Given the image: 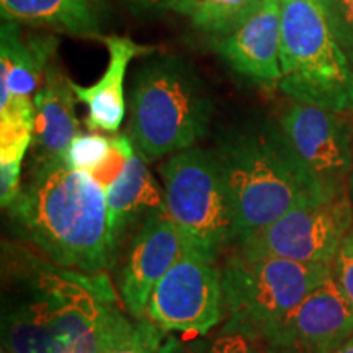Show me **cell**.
I'll use <instances>...</instances> for the list:
<instances>
[{
	"label": "cell",
	"instance_id": "obj_5",
	"mask_svg": "<svg viewBox=\"0 0 353 353\" xmlns=\"http://www.w3.org/2000/svg\"><path fill=\"white\" fill-rule=\"evenodd\" d=\"M281 79L293 101L353 113V68L330 28L324 0H281Z\"/></svg>",
	"mask_w": 353,
	"mask_h": 353
},
{
	"label": "cell",
	"instance_id": "obj_23",
	"mask_svg": "<svg viewBox=\"0 0 353 353\" xmlns=\"http://www.w3.org/2000/svg\"><path fill=\"white\" fill-rule=\"evenodd\" d=\"M26 149H8L0 151V203L2 208H8L20 195L21 164Z\"/></svg>",
	"mask_w": 353,
	"mask_h": 353
},
{
	"label": "cell",
	"instance_id": "obj_3",
	"mask_svg": "<svg viewBox=\"0 0 353 353\" xmlns=\"http://www.w3.org/2000/svg\"><path fill=\"white\" fill-rule=\"evenodd\" d=\"M214 152L232 196L239 242L298 206L325 201L278 123L232 128Z\"/></svg>",
	"mask_w": 353,
	"mask_h": 353
},
{
	"label": "cell",
	"instance_id": "obj_16",
	"mask_svg": "<svg viewBox=\"0 0 353 353\" xmlns=\"http://www.w3.org/2000/svg\"><path fill=\"white\" fill-rule=\"evenodd\" d=\"M108 51V64L101 77L92 85H81L70 81L77 101L87 107L85 126L88 131L117 134L125 121V77L134 59L148 56L154 46L132 41L128 37L101 38Z\"/></svg>",
	"mask_w": 353,
	"mask_h": 353
},
{
	"label": "cell",
	"instance_id": "obj_20",
	"mask_svg": "<svg viewBox=\"0 0 353 353\" xmlns=\"http://www.w3.org/2000/svg\"><path fill=\"white\" fill-rule=\"evenodd\" d=\"M112 152V139L100 132H79L65 151L64 162L70 169L94 174Z\"/></svg>",
	"mask_w": 353,
	"mask_h": 353
},
{
	"label": "cell",
	"instance_id": "obj_29",
	"mask_svg": "<svg viewBox=\"0 0 353 353\" xmlns=\"http://www.w3.org/2000/svg\"><path fill=\"white\" fill-rule=\"evenodd\" d=\"M136 2L138 3H141V6H152V7H156V3H157V0H136Z\"/></svg>",
	"mask_w": 353,
	"mask_h": 353
},
{
	"label": "cell",
	"instance_id": "obj_8",
	"mask_svg": "<svg viewBox=\"0 0 353 353\" xmlns=\"http://www.w3.org/2000/svg\"><path fill=\"white\" fill-rule=\"evenodd\" d=\"M145 316L165 334L196 339L210 334L224 317L221 268L216 260L185 245L154 290Z\"/></svg>",
	"mask_w": 353,
	"mask_h": 353
},
{
	"label": "cell",
	"instance_id": "obj_10",
	"mask_svg": "<svg viewBox=\"0 0 353 353\" xmlns=\"http://www.w3.org/2000/svg\"><path fill=\"white\" fill-rule=\"evenodd\" d=\"M353 229L350 196L306 203L250 234L237 247L301 263H330Z\"/></svg>",
	"mask_w": 353,
	"mask_h": 353
},
{
	"label": "cell",
	"instance_id": "obj_25",
	"mask_svg": "<svg viewBox=\"0 0 353 353\" xmlns=\"http://www.w3.org/2000/svg\"><path fill=\"white\" fill-rule=\"evenodd\" d=\"M206 353H263V350L259 347V343H255L244 334L219 330L213 341L208 342Z\"/></svg>",
	"mask_w": 353,
	"mask_h": 353
},
{
	"label": "cell",
	"instance_id": "obj_24",
	"mask_svg": "<svg viewBox=\"0 0 353 353\" xmlns=\"http://www.w3.org/2000/svg\"><path fill=\"white\" fill-rule=\"evenodd\" d=\"M332 276L353 312V229L335 255L332 262Z\"/></svg>",
	"mask_w": 353,
	"mask_h": 353
},
{
	"label": "cell",
	"instance_id": "obj_22",
	"mask_svg": "<svg viewBox=\"0 0 353 353\" xmlns=\"http://www.w3.org/2000/svg\"><path fill=\"white\" fill-rule=\"evenodd\" d=\"M330 28L353 68V0H324Z\"/></svg>",
	"mask_w": 353,
	"mask_h": 353
},
{
	"label": "cell",
	"instance_id": "obj_2",
	"mask_svg": "<svg viewBox=\"0 0 353 353\" xmlns=\"http://www.w3.org/2000/svg\"><path fill=\"white\" fill-rule=\"evenodd\" d=\"M8 213L20 239L61 267L105 273L112 262L105 188L64 161L30 165Z\"/></svg>",
	"mask_w": 353,
	"mask_h": 353
},
{
	"label": "cell",
	"instance_id": "obj_4",
	"mask_svg": "<svg viewBox=\"0 0 353 353\" xmlns=\"http://www.w3.org/2000/svg\"><path fill=\"white\" fill-rule=\"evenodd\" d=\"M213 101L182 57L145 59L132 74L128 136L145 161L193 148L210 130Z\"/></svg>",
	"mask_w": 353,
	"mask_h": 353
},
{
	"label": "cell",
	"instance_id": "obj_17",
	"mask_svg": "<svg viewBox=\"0 0 353 353\" xmlns=\"http://www.w3.org/2000/svg\"><path fill=\"white\" fill-rule=\"evenodd\" d=\"M105 198L108 250L112 260L123 236L136 223H143L152 211L165 210V196L164 190L149 174L144 159L132 152L118 179L105 188Z\"/></svg>",
	"mask_w": 353,
	"mask_h": 353
},
{
	"label": "cell",
	"instance_id": "obj_7",
	"mask_svg": "<svg viewBox=\"0 0 353 353\" xmlns=\"http://www.w3.org/2000/svg\"><path fill=\"white\" fill-rule=\"evenodd\" d=\"M165 213L185 245L218 262L239 242L232 196L214 151L190 148L161 165Z\"/></svg>",
	"mask_w": 353,
	"mask_h": 353
},
{
	"label": "cell",
	"instance_id": "obj_11",
	"mask_svg": "<svg viewBox=\"0 0 353 353\" xmlns=\"http://www.w3.org/2000/svg\"><path fill=\"white\" fill-rule=\"evenodd\" d=\"M57 48L51 37H21L19 26L0 28V145L32 143L34 95Z\"/></svg>",
	"mask_w": 353,
	"mask_h": 353
},
{
	"label": "cell",
	"instance_id": "obj_12",
	"mask_svg": "<svg viewBox=\"0 0 353 353\" xmlns=\"http://www.w3.org/2000/svg\"><path fill=\"white\" fill-rule=\"evenodd\" d=\"M353 337V312L330 275L257 342L263 353H334Z\"/></svg>",
	"mask_w": 353,
	"mask_h": 353
},
{
	"label": "cell",
	"instance_id": "obj_19",
	"mask_svg": "<svg viewBox=\"0 0 353 353\" xmlns=\"http://www.w3.org/2000/svg\"><path fill=\"white\" fill-rule=\"evenodd\" d=\"M259 3L260 0H157L156 7L183 17L203 33L224 37L249 19Z\"/></svg>",
	"mask_w": 353,
	"mask_h": 353
},
{
	"label": "cell",
	"instance_id": "obj_1",
	"mask_svg": "<svg viewBox=\"0 0 353 353\" xmlns=\"http://www.w3.org/2000/svg\"><path fill=\"white\" fill-rule=\"evenodd\" d=\"M2 347L12 353H105L132 321L105 273L61 267L2 242Z\"/></svg>",
	"mask_w": 353,
	"mask_h": 353
},
{
	"label": "cell",
	"instance_id": "obj_26",
	"mask_svg": "<svg viewBox=\"0 0 353 353\" xmlns=\"http://www.w3.org/2000/svg\"><path fill=\"white\" fill-rule=\"evenodd\" d=\"M208 342L201 341H182L180 337L169 335L157 353H206Z\"/></svg>",
	"mask_w": 353,
	"mask_h": 353
},
{
	"label": "cell",
	"instance_id": "obj_14",
	"mask_svg": "<svg viewBox=\"0 0 353 353\" xmlns=\"http://www.w3.org/2000/svg\"><path fill=\"white\" fill-rule=\"evenodd\" d=\"M213 50L232 70L250 81L273 85L281 79V0H260L252 15Z\"/></svg>",
	"mask_w": 353,
	"mask_h": 353
},
{
	"label": "cell",
	"instance_id": "obj_15",
	"mask_svg": "<svg viewBox=\"0 0 353 353\" xmlns=\"http://www.w3.org/2000/svg\"><path fill=\"white\" fill-rule=\"evenodd\" d=\"M76 94L59 65L50 64L34 95L32 162L30 165L64 161L69 144L79 134Z\"/></svg>",
	"mask_w": 353,
	"mask_h": 353
},
{
	"label": "cell",
	"instance_id": "obj_6",
	"mask_svg": "<svg viewBox=\"0 0 353 353\" xmlns=\"http://www.w3.org/2000/svg\"><path fill=\"white\" fill-rule=\"evenodd\" d=\"M231 249L219 267L228 317L221 330L244 334L255 343L332 275L330 263H301L237 245Z\"/></svg>",
	"mask_w": 353,
	"mask_h": 353
},
{
	"label": "cell",
	"instance_id": "obj_30",
	"mask_svg": "<svg viewBox=\"0 0 353 353\" xmlns=\"http://www.w3.org/2000/svg\"><path fill=\"white\" fill-rule=\"evenodd\" d=\"M2 353H12V352H8L7 348H3V347H2Z\"/></svg>",
	"mask_w": 353,
	"mask_h": 353
},
{
	"label": "cell",
	"instance_id": "obj_18",
	"mask_svg": "<svg viewBox=\"0 0 353 353\" xmlns=\"http://www.w3.org/2000/svg\"><path fill=\"white\" fill-rule=\"evenodd\" d=\"M0 10L3 21L46 26L77 38H105L101 0H0Z\"/></svg>",
	"mask_w": 353,
	"mask_h": 353
},
{
	"label": "cell",
	"instance_id": "obj_9",
	"mask_svg": "<svg viewBox=\"0 0 353 353\" xmlns=\"http://www.w3.org/2000/svg\"><path fill=\"white\" fill-rule=\"evenodd\" d=\"M278 125L322 196L334 200L348 195L353 167V123L345 113L293 101Z\"/></svg>",
	"mask_w": 353,
	"mask_h": 353
},
{
	"label": "cell",
	"instance_id": "obj_28",
	"mask_svg": "<svg viewBox=\"0 0 353 353\" xmlns=\"http://www.w3.org/2000/svg\"><path fill=\"white\" fill-rule=\"evenodd\" d=\"M348 196L353 203V167H352V174H350V182H348Z\"/></svg>",
	"mask_w": 353,
	"mask_h": 353
},
{
	"label": "cell",
	"instance_id": "obj_13",
	"mask_svg": "<svg viewBox=\"0 0 353 353\" xmlns=\"http://www.w3.org/2000/svg\"><path fill=\"white\" fill-rule=\"evenodd\" d=\"M183 241L165 210H156L139 224L128 247L118 288L132 319H143L159 281L179 260Z\"/></svg>",
	"mask_w": 353,
	"mask_h": 353
},
{
	"label": "cell",
	"instance_id": "obj_21",
	"mask_svg": "<svg viewBox=\"0 0 353 353\" xmlns=\"http://www.w3.org/2000/svg\"><path fill=\"white\" fill-rule=\"evenodd\" d=\"M164 337V330L145 316L132 321L131 327L105 353H157Z\"/></svg>",
	"mask_w": 353,
	"mask_h": 353
},
{
	"label": "cell",
	"instance_id": "obj_27",
	"mask_svg": "<svg viewBox=\"0 0 353 353\" xmlns=\"http://www.w3.org/2000/svg\"><path fill=\"white\" fill-rule=\"evenodd\" d=\"M334 353H353V337L350 341H347L341 348H337Z\"/></svg>",
	"mask_w": 353,
	"mask_h": 353
}]
</instances>
